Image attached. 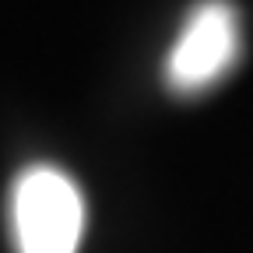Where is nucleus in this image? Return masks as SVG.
Here are the masks:
<instances>
[{
	"mask_svg": "<svg viewBox=\"0 0 253 253\" xmlns=\"http://www.w3.org/2000/svg\"><path fill=\"white\" fill-rule=\"evenodd\" d=\"M84 197L56 166H28L11 186V236L18 253H78Z\"/></svg>",
	"mask_w": 253,
	"mask_h": 253,
	"instance_id": "obj_1",
	"label": "nucleus"
},
{
	"mask_svg": "<svg viewBox=\"0 0 253 253\" xmlns=\"http://www.w3.org/2000/svg\"><path fill=\"white\" fill-rule=\"evenodd\" d=\"M239 14L229 0H201L169 46L162 78L176 95H201L239 63Z\"/></svg>",
	"mask_w": 253,
	"mask_h": 253,
	"instance_id": "obj_2",
	"label": "nucleus"
}]
</instances>
